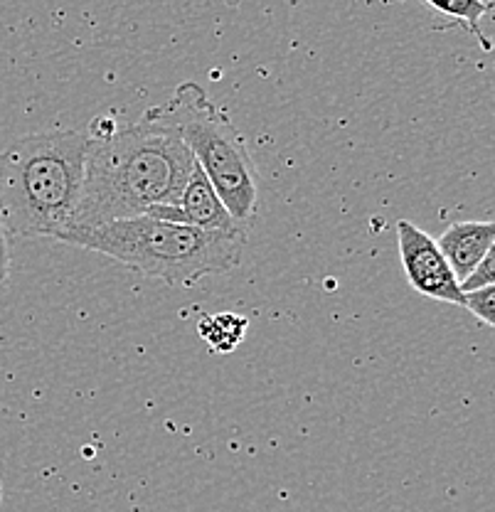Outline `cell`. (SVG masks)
<instances>
[{"label":"cell","instance_id":"cell-1","mask_svg":"<svg viewBox=\"0 0 495 512\" xmlns=\"http://www.w3.org/2000/svg\"><path fill=\"white\" fill-rule=\"evenodd\" d=\"M195 168L188 146L161 106L148 109L106 141H92L84 185L69 229L143 217L156 205H178Z\"/></svg>","mask_w":495,"mask_h":512},{"label":"cell","instance_id":"cell-2","mask_svg":"<svg viewBox=\"0 0 495 512\" xmlns=\"http://www.w3.org/2000/svg\"><path fill=\"white\" fill-rule=\"evenodd\" d=\"M92 146L87 131L28 133L0 153V222L8 237L57 239L72 222Z\"/></svg>","mask_w":495,"mask_h":512},{"label":"cell","instance_id":"cell-3","mask_svg":"<svg viewBox=\"0 0 495 512\" xmlns=\"http://www.w3.org/2000/svg\"><path fill=\"white\" fill-rule=\"evenodd\" d=\"M57 242L111 256L146 279L193 286L202 276L225 274L242 259V234H212L190 224L133 217L92 229H69Z\"/></svg>","mask_w":495,"mask_h":512},{"label":"cell","instance_id":"cell-4","mask_svg":"<svg viewBox=\"0 0 495 512\" xmlns=\"http://www.w3.org/2000/svg\"><path fill=\"white\" fill-rule=\"evenodd\" d=\"M161 109L225 202L232 220L247 234L257 215L259 173L239 128L195 82L180 84Z\"/></svg>","mask_w":495,"mask_h":512},{"label":"cell","instance_id":"cell-5","mask_svg":"<svg viewBox=\"0 0 495 512\" xmlns=\"http://www.w3.org/2000/svg\"><path fill=\"white\" fill-rule=\"evenodd\" d=\"M397 242L399 259H402L409 286L419 296L431 298V301L451 303V306L463 308L461 284L456 281L451 266L446 264L444 254L436 247V239L424 232V229H419L417 224L399 220Z\"/></svg>","mask_w":495,"mask_h":512},{"label":"cell","instance_id":"cell-6","mask_svg":"<svg viewBox=\"0 0 495 512\" xmlns=\"http://www.w3.org/2000/svg\"><path fill=\"white\" fill-rule=\"evenodd\" d=\"M178 207L183 210L185 222H188L190 227L212 234H242V237H247V234L239 229V224L232 220L225 202L220 200V195L212 188L207 175L198 168V163H195L193 173H190L188 183H185Z\"/></svg>","mask_w":495,"mask_h":512},{"label":"cell","instance_id":"cell-7","mask_svg":"<svg viewBox=\"0 0 495 512\" xmlns=\"http://www.w3.org/2000/svg\"><path fill=\"white\" fill-rule=\"evenodd\" d=\"M493 239L495 222H456L441 234L436 247L454 271L456 281L463 284L486 259Z\"/></svg>","mask_w":495,"mask_h":512},{"label":"cell","instance_id":"cell-8","mask_svg":"<svg viewBox=\"0 0 495 512\" xmlns=\"http://www.w3.org/2000/svg\"><path fill=\"white\" fill-rule=\"evenodd\" d=\"M249 328V320L244 316H237V313H205L198 320V333L200 338L210 345V350L220 352V355H227L234 348H239V343L244 340Z\"/></svg>","mask_w":495,"mask_h":512},{"label":"cell","instance_id":"cell-9","mask_svg":"<svg viewBox=\"0 0 495 512\" xmlns=\"http://www.w3.org/2000/svg\"><path fill=\"white\" fill-rule=\"evenodd\" d=\"M427 8L436 10V13L446 15L454 23H459L468 35H473L478 40V45L483 47V52H491V45L483 37L481 23L488 13H491L493 3H481V0H451V3H441V0H427Z\"/></svg>","mask_w":495,"mask_h":512},{"label":"cell","instance_id":"cell-10","mask_svg":"<svg viewBox=\"0 0 495 512\" xmlns=\"http://www.w3.org/2000/svg\"><path fill=\"white\" fill-rule=\"evenodd\" d=\"M463 308L471 311V316H476L481 323L495 328V284L463 293Z\"/></svg>","mask_w":495,"mask_h":512},{"label":"cell","instance_id":"cell-11","mask_svg":"<svg viewBox=\"0 0 495 512\" xmlns=\"http://www.w3.org/2000/svg\"><path fill=\"white\" fill-rule=\"evenodd\" d=\"M493 284H495V239L491 249H488L486 259L481 261V266H478V269L461 284V291L468 293V291H476V288L493 286Z\"/></svg>","mask_w":495,"mask_h":512},{"label":"cell","instance_id":"cell-12","mask_svg":"<svg viewBox=\"0 0 495 512\" xmlns=\"http://www.w3.org/2000/svg\"><path fill=\"white\" fill-rule=\"evenodd\" d=\"M116 131H119V126H116V119H111V116H97V119L89 124L87 136L92 138V141H106V138L114 136Z\"/></svg>","mask_w":495,"mask_h":512},{"label":"cell","instance_id":"cell-13","mask_svg":"<svg viewBox=\"0 0 495 512\" xmlns=\"http://www.w3.org/2000/svg\"><path fill=\"white\" fill-rule=\"evenodd\" d=\"M10 279V247H8V234H5L3 222H0V291L8 284Z\"/></svg>","mask_w":495,"mask_h":512},{"label":"cell","instance_id":"cell-14","mask_svg":"<svg viewBox=\"0 0 495 512\" xmlns=\"http://www.w3.org/2000/svg\"><path fill=\"white\" fill-rule=\"evenodd\" d=\"M481 30H483V37H486V42H488V45H491V52H493V57H495V3H493V8H491V13H488L486 18H483Z\"/></svg>","mask_w":495,"mask_h":512},{"label":"cell","instance_id":"cell-15","mask_svg":"<svg viewBox=\"0 0 495 512\" xmlns=\"http://www.w3.org/2000/svg\"><path fill=\"white\" fill-rule=\"evenodd\" d=\"M0 503H3V483H0Z\"/></svg>","mask_w":495,"mask_h":512}]
</instances>
